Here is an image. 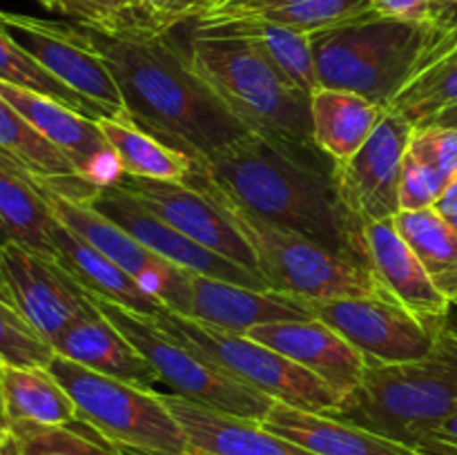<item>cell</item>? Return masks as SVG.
Segmentation results:
<instances>
[{
	"label": "cell",
	"instance_id": "cell-43",
	"mask_svg": "<svg viewBox=\"0 0 457 455\" xmlns=\"http://www.w3.org/2000/svg\"><path fill=\"white\" fill-rule=\"evenodd\" d=\"M436 210L440 214H445V217H455L457 214V174L451 178L449 187H446V192L442 194V199L437 201Z\"/></svg>",
	"mask_w": 457,
	"mask_h": 455
},
{
	"label": "cell",
	"instance_id": "cell-28",
	"mask_svg": "<svg viewBox=\"0 0 457 455\" xmlns=\"http://www.w3.org/2000/svg\"><path fill=\"white\" fill-rule=\"evenodd\" d=\"M0 404L12 426H65L79 422L74 400L47 366H0Z\"/></svg>",
	"mask_w": 457,
	"mask_h": 455
},
{
	"label": "cell",
	"instance_id": "cell-7",
	"mask_svg": "<svg viewBox=\"0 0 457 455\" xmlns=\"http://www.w3.org/2000/svg\"><path fill=\"white\" fill-rule=\"evenodd\" d=\"M47 368L79 409V422L125 455H187L190 444L161 393L94 373L54 352Z\"/></svg>",
	"mask_w": 457,
	"mask_h": 455
},
{
	"label": "cell",
	"instance_id": "cell-12",
	"mask_svg": "<svg viewBox=\"0 0 457 455\" xmlns=\"http://www.w3.org/2000/svg\"><path fill=\"white\" fill-rule=\"evenodd\" d=\"M317 319L353 343L366 361L409 364L431 352L442 321L420 319L397 302L382 297L308 299ZM449 317V315H446Z\"/></svg>",
	"mask_w": 457,
	"mask_h": 455
},
{
	"label": "cell",
	"instance_id": "cell-6",
	"mask_svg": "<svg viewBox=\"0 0 457 455\" xmlns=\"http://www.w3.org/2000/svg\"><path fill=\"white\" fill-rule=\"evenodd\" d=\"M431 25L366 13L315 31L311 49L320 87L346 89L388 107L413 71Z\"/></svg>",
	"mask_w": 457,
	"mask_h": 455
},
{
	"label": "cell",
	"instance_id": "cell-24",
	"mask_svg": "<svg viewBox=\"0 0 457 455\" xmlns=\"http://www.w3.org/2000/svg\"><path fill=\"white\" fill-rule=\"evenodd\" d=\"M54 352L120 382L137 384L141 388L154 391L161 377L152 368L150 361L116 330L107 317L101 312L76 321L52 343Z\"/></svg>",
	"mask_w": 457,
	"mask_h": 455
},
{
	"label": "cell",
	"instance_id": "cell-51",
	"mask_svg": "<svg viewBox=\"0 0 457 455\" xmlns=\"http://www.w3.org/2000/svg\"><path fill=\"white\" fill-rule=\"evenodd\" d=\"M446 219H449V221H451V223H453V226L457 228V214H455V217H446Z\"/></svg>",
	"mask_w": 457,
	"mask_h": 455
},
{
	"label": "cell",
	"instance_id": "cell-33",
	"mask_svg": "<svg viewBox=\"0 0 457 455\" xmlns=\"http://www.w3.org/2000/svg\"><path fill=\"white\" fill-rule=\"evenodd\" d=\"M45 9L107 36H170L143 0H47Z\"/></svg>",
	"mask_w": 457,
	"mask_h": 455
},
{
	"label": "cell",
	"instance_id": "cell-53",
	"mask_svg": "<svg viewBox=\"0 0 457 455\" xmlns=\"http://www.w3.org/2000/svg\"><path fill=\"white\" fill-rule=\"evenodd\" d=\"M0 366H3V361H0Z\"/></svg>",
	"mask_w": 457,
	"mask_h": 455
},
{
	"label": "cell",
	"instance_id": "cell-40",
	"mask_svg": "<svg viewBox=\"0 0 457 455\" xmlns=\"http://www.w3.org/2000/svg\"><path fill=\"white\" fill-rule=\"evenodd\" d=\"M373 13L393 21L415 22V25H431L433 0H370Z\"/></svg>",
	"mask_w": 457,
	"mask_h": 455
},
{
	"label": "cell",
	"instance_id": "cell-52",
	"mask_svg": "<svg viewBox=\"0 0 457 455\" xmlns=\"http://www.w3.org/2000/svg\"><path fill=\"white\" fill-rule=\"evenodd\" d=\"M36 3H40V4H43V7H47V0H36Z\"/></svg>",
	"mask_w": 457,
	"mask_h": 455
},
{
	"label": "cell",
	"instance_id": "cell-41",
	"mask_svg": "<svg viewBox=\"0 0 457 455\" xmlns=\"http://www.w3.org/2000/svg\"><path fill=\"white\" fill-rule=\"evenodd\" d=\"M170 31L183 22H195L208 7V0H143Z\"/></svg>",
	"mask_w": 457,
	"mask_h": 455
},
{
	"label": "cell",
	"instance_id": "cell-48",
	"mask_svg": "<svg viewBox=\"0 0 457 455\" xmlns=\"http://www.w3.org/2000/svg\"><path fill=\"white\" fill-rule=\"evenodd\" d=\"M0 299H3V302H7V303H12V306H13L12 294H9V288H7V284H4L3 275H0Z\"/></svg>",
	"mask_w": 457,
	"mask_h": 455
},
{
	"label": "cell",
	"instance_id": "cell-37",
	"mask_svg": "<svg viewBox=\"0 0 457 455\" xmlns=\"http://www.w3.org/2000/svg\"><path fill=\"white\" fill-rule=\"evenodd\" d=\"M54 348L31 328L16 306L0 299V361L13 366H47Z\"/></svg>",
	"mask_w": 457,
	"mask_h": 455
},
{
	"label": "cell",
	"instance_id": "cell-50",
	"mask_svg": "<svg viewBox=\"0 0 457 455\" xmlns=\"http://www.w3.org/2000/svg\"><path fill=\"white\" fill-rule=\"evenodd\" d=\"M221 3H226V0H208V7H205V12H208V9H212V7H217V4H221ZM204 13H201V16H204Z\"/></svg>",
	"mask_w": 457,
	"mask_h": 455
},
{
	"label": "cell",
	"instance_id": "cell-30",
	"mask_svg": "<svg viewBox=\"0 0 457 455\" xmlns=\"http://www.w3.org/2000/svg\"><path fill=\"white\" fill-rule=\"evenodd\" d=\"M96 123L114 150L123 177L187 183L195 174V159L190 154L147 132L129 114L120 119L103 116Z\"/></svg>",
	"mask_w": 457,
	"mask_h": 455
},
{
	"label": "cell",
	"instance_id": "cell-47",
	"mask_svg": "<svg viewBox=\"0 0 457 455\" xmlns=\"http://www.w3.org/2000/svg\"><path fill=\"white\" fill-rule=\"evenodd\" d=\"M427 125H445V128H457V105L440 112L437 116H433Z\"/></svg>",
	"mask_w": 457,
	"mask_h": 455
},
{
	"label": "cell",
	"instance_id": "cell-29",
	"mask_svg": "<svg viewBox=\"0 0 457 455\" xmlns=\"http://www.w3.org/2000/svg\"><path fill=\"white\" fill-rule=\"evenodd\" d=\"M192 31L201 36H223V38H241L253 43L262 54H266L272 65L288 76L299 89L312 94L320 87L312 61L311 34L272 25L253 18H228V21H195Z\"/></svg>",
	"mask_w": 457,
	"mask_h": 455
},
{
	"label": "cell",
	"instance_id": "cell-17",
	"mask_svg": "<svg viewBox=\"0 0 457 455\" xmlns=\"http://www.w3.org/2000/svg\"><path fill=\"white\" fill-rule=\"evenodd\" d=\"M123 192L145 205L152 214L163 219L174 230L183 232L204 248L257 272V259L237 228L219 212L217 205L187 183L152 181V178L120 177L114 183ZM262 277V275H259ZM263 279V277H262Z\"/></svg>",
	"mask_w": 457,
	"mask_h": 455
},
{
	"label": "cell",
	"instance_id": "cell-35",
	"mask_svg": "<svg viewBox=\"0 0 457 455\" xmlns=\"http://www.w3.org/2000/svg\"><path fill=\"white\" fill-rule=\"evenodd\" d=\"M0 80H7V83L21 85V87L34 89V92L47 94V96L56 98V101L65 103L71 110L80 112V114L89 116V119L98 120L103 119L101 110L96 105L83 98L80 94H76L74 89H70L67 85H62L61 80L54 79L45 67H40L7 31L0 25Z\"/></svg>",
	"mask_w": 457,
	"mask_h": 455
},
{
	"label": "cell",
	"instance_id": "cell-5",
	"mask_svg": "<svg viewBox=\"0 0 457 455\" xmlns=\"http://www.w3.org/2000/svg\"><path fill=\"white\" fill-rule=\"evenodd\" d=\"M187 186L196 187L201 194L208 196L217 205L219 212L244 236L257 259L259 275L263 277L268 288L306 299H388L369 268L351 261L344 254L333 252L299 232L263 221L257 214L237 203L221 187L208 181L204 174H192Z\"/></svg>",
	"mask_w": 457,
	"mask_h": 455
},
{
	"label": "cell",
	"instance_id": "cell-36",
	"mask_svg": "<svg viewBox=\"0 0 457 455\" xmlns=\"http://www.w3.org/2000/svg\"><path fill=\"white\" fill-rule=\"evenodd\" d=\"M21 440V455H125L83 422L65 426H12Z\"/></svg>",
	"mask_w": 457,
	"mask_h": 455
},
{
	"label": "cell",
	"instance_id": "cell-16",
	"mask_svg": "<svg viewBox=\"0 0 457 455\" xmlns=\"http://www.w3.org/2000/svg\"><path fill=\"white\" fill-rule=\"evenodd\" d=\"M89 201H92L94 208L101 210L116 226L123 228L134 239L141 241L145 248H150L152 252L159 254L165 261L174 263V266L199 272V275L205 277H214V279L230 281V284L248 285V288H268L266 281L257 272L248 270V268L204 248V245L192 241L183 232L174 230L163 219L152 214L145 205L138 203L134 196L116 187L114 183L98 187Z\"/></svg>",
	"mask_w": 457,
	"mask_h": 455
},
{
	"label": "cell",
	"instance_id": "cell-19",
	"mask_svg": "<svg viewBox=\"0 0 457 455\" xmlns=\"http://www.w3.org/2000/svg\"><path fill=\"white\" fill-rule=\"evenodd\" d=\"M245 335L293 360L344 397L360 386L369 366L366 357L348 339L317 317L262 324Z\"/></svg>",
	"mask_w": 457,
	"mask_h": 455
},
{
	"label": "cell",
	"instance_id": "cell-8",
	"mask_svg": "<svg viewBox=\"0 0 457 455\" xmlns=\"http://www.w3.org/2000/svg\"><path fill=\"white\" fill-rule=\"evenodd\" d=\"M150 319L192 352L208 360L210 364H217L232 377L272 397L275 401L324 415L342 404V393L330 388L328 384L281 352L250 339L248 335L232 333L219 326L179 315L170 308Z\"/></svg>",
	"mask_w": 457,
	"mask_h": 455
},
{
	"label": "cell",
	"instance_id": "cell-27",
	"mask_svg": "<svg viewBox=\"0 0 457 455\" xmlns=\"http://www.w3.org/2000/svg\"><path fill=\"white\" fill-rule=\"evenodd\" d=\"M52 226L54 217L34 177L0 152V245L16 244L58 261Z\"/></svg>",
	"mask_w": 457,
	"mask_h": 455
},
{
	"label": "cell",
	"instance_id": "cell-39",
	"mask_svg": "<svg viewBox=\"0 0 457 455\" xmlns=\"http://www.w3.org/2000/svg\"><path fill=\"white\" fill-rule=\"evenodd\" d=\"M406 152L453 178L457 174V128L420 125L413 129Z\"/></svg>",
	"mask_w": 457,
	"mask_h": 455
},
{
	"label": "cell",
	"instance_id": "cell-20",
	"mask_svg": "<svg viewBox=\"0 0 457 455\" xmlns=\"http://www.w3.org/2000/svg\"><path fill=\"white\" fill-rule=\"evenodd\" d=\"M364 257L370 275L388 299L427 321H445L453 303L436 288L393 219L361 226Z\"/></svg>",
	"mask_w": 457,
	"mask_h": 455
},
{
	"label": "cell",
	"instance_id": "cell-31",
	"mask_svg": "<svg viewBox=\"0 0 457 455\" xmlns=\"http://www.w3.org/2000/svg\"><path fill=\"white\" fill-rule=\"evenodd\" d=\"M366 13H373L370 0H226L208 9L196 21L253 18V21L288 27L302 34H315L355 21Z\"/></svg>",
	"mask_w": 457,
	"mask_h": 455
},
{
	"label": "cell",
	"instance_id": "cell-3",
	"mask_svg": "<svg viewBox=\"0 0 457 455\" xmlns=\"http://www.w3.org/2000/svg\"><path fill=\"white\" fill-rule=\"evenodd\" d=\"M455 410L457 312L451 308L424 360L395 366L369 361L360 386L326 415L415 449Z\"/></svg>",
	"mask_w": 457,
	"mask_h": 455
},
{
	"label": "cell",
	"instance_id": "cell-2",
	"mask_svg": "<svg viewBox=\"0 0 457 455\" xmlns=\"http://www.w3.org/2000/svg\"><path fill=\"white\" fill-rule=\"evenodd\" d=\"M83 27V25H80ZM114 74L128 114L147 132L204 159L250 129L190 70L168 36H107L83 27Z\"/></svg>",
	"mask_w": 457,
	"mask_h": 455
},
{
	"label": "cell",
	"instance_id": "cell-38",
	"mask_svg": "<svg viewBox=\"0 0 457 455\" xmlns=\"http://www.w3.org/2000/svg\"><path fill=\"white\" fill-rule=\"evenodd\" d=\"M451 178L433 165L415 159L406 152L400 178V210L436 208L449 187Z\"/></svg>",
	"mask_w": 457,
	"mask_h": 455
},
{
	"label": "cell",
	"instance_id": "cell-42",
	"mask_svg": "<svg viewBox=\"0 0 457 455\" xmlns=\"http://www.w3.org/2000/svg\"><path fill=\"white\" fill-rule=\"evenodd\" d=\"M415 451H418V455H457V444H451V442L431 435L420 442Z\"/></svg>",
	"mask_w": 457,
	"mask_h": 455
},
{
	"label": "cell",
	"instance_id": "cell-9",
	"mask_svg": "<svg viewBox=\"0 0 457 455\" xmlns=\"http://www.w3.org/2000/svg\"><path fill=\"white\" fill-rule=\"evenodd\" d=\"M89 299L94 308L107 317L116 330L150 361L161 377V384H168L174 395L186 397L217 413L235 415L253 422H263L268 410L275 404L272 397L254 391L248 384L239 382L217 364H210L208 360L170 337L147 315H138L92 293Z\"/></svg>",
	"mask_w": 457,
	"mask_h": 455
},
{
	"label": "cell",
	"instance_id": "cell-13",
	"mask_svg": "<svg viewBox=\"0 0 457 455\" xmlns=\"http://www.w3.org/2000/svg\"><path fill=\"white\" fill-rule=\"evenodd\" d=\"M413 129L406 116L386 110L361 150L348 161L333 163L339 199L361 226L400 212L402 163Z\"/></svg>",
	"mask_w": 457,
	"mask_h": 455
},
{
	"label": "cell",
	"instance_id": "cell-4",
	"mask_svg": "<svg viewBox=\"0 0 457 455\" xmlns=\"http://www.w3.org/2000/svg\"><path fill=\"white\" fill-rule=\"evenodd\" d=\"M183 52L190 70L250 132L312 143L311 94L281 74L253 43L190 31Z\"/></svg>",
	"mask_w": 457,
	"mask_h": 455
},
{
	"label": "cell",
	"instance_id": "cell-11",
	"mask_svg": "<svg viewBox=\"0 0 457 455\" xmlns=\"http://www.w3.org/2000/svg\"><path fill=\"white\" fill-rule=\"evenodd\" d=\"M165 308L223 330L245 335L250 328L277 321L312 319L311 302L281 290H257L179 268L161 293Z\"/></svg>",
	"mask_w": 457,
	"mask_h": 455
},
{
	"label": "cell",
	"instance_id": "cell-49",
	"mask_svg": "<svg viewBox=\"0 0 457 455\" xmlns=\"http://www.w3.org/2000/svg\"><path fill=\"white\" fill-rule=\"evenodd\" d=\"M9 426H12V424H9L7 415H4V410H3V404H0V431H4V428H9Z\"/></svg>",
	"mask_w": 457,
	"mask_h": 455
},
{
	"label": "cell",
	"instance_id": "cell-14",
	"mask_svg": "<svg viewBox=\"0 0 457 455\" xmlns=\"http://www.w3.org/2000/svg\"><path fill=\"white\" fill-rule=\"evenodd\" d=\"M0 275L16 310L52 346L70 326L94 315L89 293L56 261L16 244L0 245Z\"/></svg>",
	"mask_w": 457,
	"mask_h": 455
},
{
	"label": "cell",
	"instance_id": "cell-23",
	"mask_svg": "<svg viewBox=\"0 0 457 455\" xmlns=\"http://www.w3.org/2000/svg\"><path fill=\"white\" fill-rule=\"evenodd\" d=\"M262 426L315 455H418V451L400 442L284 401L272 404Z\"/></svg>",
	"mask_w": 457,
	"mask_h": 455
},
{
	"label": "cell",
	"instance_id": "cell-46",
	"mask_svg": "<svg viewBox=\"0 0 457 455\" xmlns=\"http://www.w3.org/2000/svg\"><path fill=\"white\" fill-rule=\"evenodd\" d=\"M433 435L440 437V440L451 442V444H457V410L449 419H446L445 424H442L440 428H437L436 433H433Z\"/></svg>",
	"mask_w": 457,
	"mask_h": 455
},
{
	"label": "cell",
	"instance_id": "cell-54",
	"mask_svg": "<svg viewBox=\"0 0 457 455\" xmlns=\"http://www.w3.org/2000/svg\"><path fill=\"white\" fill-rule=\"evenodd\" d=\"M453 306H457V303H453Z\"/></svg>",
	"mask_w": 457,
	"mask_h": 455
},
{
	"label": "cell",
	"instance_id": "cell-26",
	"mask_svg": "<svg viewBox=\"0 0 457 455\" xmlns=\"http://www.w3.org/2000/svg\"><path fill=\"white\" fill-rule=\"evenodd\" d=\"M386 107L346 89L317 87L311 94L312 143L335 163L361 150Z\"/></svg>",
	"mask_w": 457,
	"mask_h": 455
},
{
	"label": "cell",
	"instance_id": "cell-18",
	"mask_svg": "<svg viewBox=\"0 0 457 455\" xmlns=\"http://www.w3.org/2000/svg\"><path fill=\"white\" fill-rule=\"evenodd\" d=\"M34 183L45 203H47L52 217L61 226H65L67 230L80 236L85 244H89L98 252L105 254L107 259H112L116 266H120L128 275H132L147 293L161 299V293H163L165 285L174 277V270H177L174 263L165 261L159 254L152 252L150 248H145L129 232L116 226L112 219H107L101 210L94 208L92 201L85 199V196H74L56 190L45 178L38 177H34Z\"/></svg>",
	"mask_w": 457,
	"mask_h": 455
},
{
	"label": "cell",
	"instance_id": "cell-44",
	"mask_svg": "<svg viewBox=\"0 0 457 455\" xmlns=\"http://www.w3.org/2000/svg\"><path fill=\"white\" fill-rule=\"evenodd\" d=\"M457 21V0H433V22Z\"/></svg>",
	"mask_w": 457,
	"mask_h": 455
},
{
	"label": "cell",
	"instance_id": "cell-25",
	"mask_svg": "<svg viewBox=\"0 0 457 455\" xmlns=\"http://www.w3.org/2000/svg\"><path fill=\"white\" fill-rule=\"evenodd\" d=\"M52 241L58 252V263L92 294L119 303L138 315L156 317L165 310V303L159 297L147 293L132 275L61 226L56 219L52 226Z\"/></svg>",
	"mask_w": 457,
	"mask_h": 455
},
{
	"label": "cell",
	"instance_id": "cell-32",
	"mask_svg": "<svg viewBox=\"0 0 457 455\" xmlns=\"http://www.w3.org/2000/svg\"><path fill=\"white\" fill-rule=\"evenodd\" d=\"M393 223L418 254L436 288L457 303V228L436 208L400 210Z\"/></svg>",
	"mask_w": 457,
	"mask_h": 455
},
{
	"label": "cell",
	"instance_id": "cell-34",
	"mask_svg": "<svg viewBox=\"0 0 457 455\" xmlns=\"http://www.w3.org/2000/svg\"><path fill=\"white\" fill-rule=\"evenodd\" d=\"M0 152L38 178L79 177L61 150L52 145L21 112L0 96Z\"/></svg>",
	"mask_w": 457,
	"mask_h": 455
},
{
	"label": "cell",
	"instance_id": "cell-22",
	"mask_svg": "<svg viewBox=\"0 0 457 455\" xmlns=\"http://www.w3.org/2000/svg\"><path fill=\"white\" fill-rule=\"evenodd\" d=\"M457 105V21L433 22L427 45L386 110L406 116L415 128Z\"/></svg>",
	"mask_w": 457,
	"mask_h": 455
},
{
	"label": "cell",
	"instance_id": "cell-45",
	"mask_svg": "<svg viewBox=\"0 0 457 455\" xmlns=\"http://www.w3.org/2000/svg\"><path fill=\"white\" fill-rule=\"evenodd\" d=\"M0 455H21V440L12 426L0 431Z\"/></svg>",
	"mask_w": 457,
	"mask_h": 455
},
{
	"label": "cell",
	"instance_id": "cell-21",
	"mask_svg": "<svg viewBox=\"0 0 457 455\" xmlns=\"http://www.w3.org/2000/svg\"><path fill=\"white\" fill-rule=\"evenodd\" d=\"M190 444L187 455H315L262 426V422L223 415L174 393H161Z\"/></svg>",
	"mask_w": 457,
	"mask_h": 455
},
{
	"label": "cell",
	"instance_id": "cell-1",
	"mask_svg": "<svg viewBox=\"0 0 457 455\" xmlns=\"http://www.w3.org/2000/svg\"><path fill=\"white\" fill-rule=\"evenodd\" d=\"M333 163L312 143L248 132L195 159V172L263 221L299 232L369 268L361 223L339 199Z\"/></svg>",
	"mask_w": 457,
	"mask_h": 455
},
{
	"label": "cell",
	"instance_id": "cell-10",
	"mask_svg": "<svg viewBox=\"0 0 457 455\" xmlns=\"http://www.w3.org/2000/svg\"><path fill=\"white\" fill-rule=\"evenodd\" d=\"M0 25L40 67L87 98L101 110L103 116H128L119 83L101 54L89 43L83 27L76 22L45 21L4 9H0Z\"/></svg>",
	"mask_w": 457,
	"mask_h": 455
},
{
	"label": "cell",
	"instance_id": "cell-15",
	"mask_svg": "<svg viewBox=\"0 0 457 455\" xmlns=\"http://www.w3.org/2000/svg\"><path fill=\"white\" fill-rule=\"evenodd\" d=\"M0 96L70 159L79 178L85 183L105 187L123 177L114 150L94 119L71 110L47 94L7 80H0Z\"/></svg>",
	"mask_w": 457,
	"mask_h": 455
}]
</instances>
